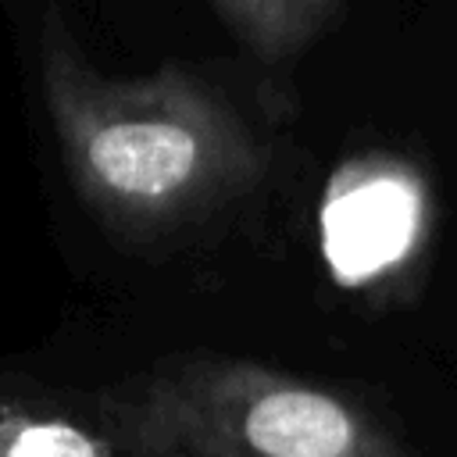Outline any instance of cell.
<instances>
[{"label":"cell","instance_id":"cell-1","mask_svg":"<svg viewBox=\"0 0 457 457\" xmlns=\"http://www.w3.org/2000/svg\"><path fill=\"white\" fill-rule=\"evenodd\" d=\"M39 79L68 186L121 243H175L253 196L268 175L253 129L189 68L114 79L68 39H46Z\"/></svg>","mask_w":457,"mask_h":457},{"label":"cell","instance_id":"cell-2","mask_svg":"<svg viewBox=\"0 0 457 457\" xmlns=\"http://www.w3.org/2000/svg\"><path fill=\"white\" fill-rule=\"evenodd\" d=\"M132 457H421L357 393L236 353H179L104 393Z\"/></svg>","mask_w":457,"mask_h":457},{"label":"cell","instance_id":"cell-3","mask_svg":"<svg viewBox=\"0 0 457 457\" xmlns=\"http://www.w3.org/2000/svg\"><path fill=\"white\" fill-rule=\"evenodd\" d=\"M418 214L421 189L403 161H350L325 193V253L332 257V268L353 278H371L403 261V250L378 225H418Z\"/></svg>","mask_w":457,"mask_h":457},{"label":"cell","instance_id":"cell-4","mask_svg":"<svg viewBox=\"0 0 457 457\" xmlns=\"http://www.w3.org/2000/svg\"><path fill=\"white\" fill-rule=\"evenodd\" d=\"M0 457H132L107 400L86 407H0Z\"/></svg>","mask_w":457,"mask_h":457},{"label":"cell","instance_id":"cell-5","mask_svg":"<svg viewBox=\"0 0 457 457\" xmlns=\"http://www.w3.org/2000/svg\"><path fill=\"white\" fill-rule=\"evenodd\" d=\"M232 36L261 61L300 57L339 14L343 0H211Z\"/></svg>","mask_w":457,"mask_h":457}]
</instances>
